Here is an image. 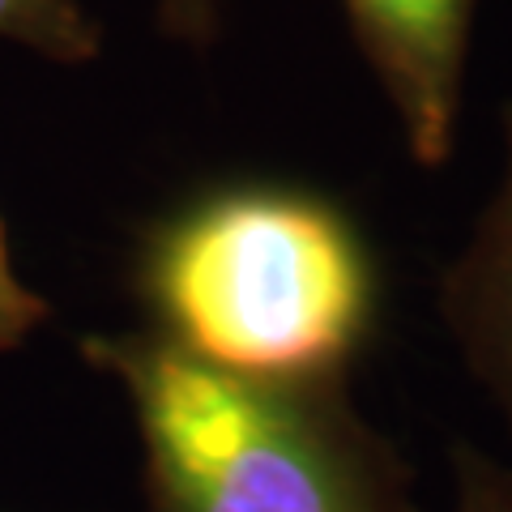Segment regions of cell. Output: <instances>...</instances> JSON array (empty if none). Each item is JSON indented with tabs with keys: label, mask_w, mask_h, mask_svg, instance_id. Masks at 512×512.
Returning <instances> with one entry per match:
<instances>
[{
	"label": "cell",
	"mask_w": 512,
	"mask_h": 512,
	"mask_svg": "<svg viewBox=\"0 0 512 512\" xmlns=\"http://www.w3.org/2000/svg\"><path fill=\"white\" fill-rule=\"evenodd\" d=\"M150 333L214 372L342 389L376 329V265L359 227L320 192L222 184L141 239Z\"/></svg>",
	"instance_id": "cell-1"
},
{
	"label": "cell",
	"mask_w": 512,
	"mask_h": 512,
	"mask_svg": "<svg viewBox=\"0 0 512 512\" xmlns=\"http://www.w3.org/2000/svg\"><path fill=\"white\" fill-rule=\"evenodd\" d=\"M82 350L137 414L150 512H414L406 461L342 389L239 380L150 329Z\"/></svg>",
	"instance_id": "cell-2"
},
{
	"label": "cell",
	"mask_w": 512,
	"mask_h": 512,
	"mask_svg": "<svg viewBox=\"0 0 512 512\" xmlns=\"http://www.w3.org/2000/svg\"><path fill=\"white\" fill-rule=\"evenodd\" d=\"M350 30L397 107L410 154L440 167L453 154L474 0H342Z\"/></svg>",
	"instance_id": "cell-3"
},
{
	"label": "cell",
	"mask_w": 512,
	"mask_h": 512,
	"mask_svg": "<svg viewBox=\"0 0 512 512\" xmlns=\"http://www.w3.org/2000/svg\"><path fill=\"white\" fill-rule=\"evenodd\" d=\"M508 171L474 244L444 274V316L512 423V107L504 111Z\"/></svg>",
	"instance_id": "cell-4"
},
{
	"label": "cell",
	"mask_w": 512,
	"mask_h": 512,
	"mask_svg": "<svg viewBox=\"0 0 512 512\" xmlns=\"http://www.w3.org/2000/svg\"><path fill=\"white\" fill-rule=\"evenodd\" d=\"M0 39L52 60H90L99 52V26L73 0H0Z\"/></svg>",
	"instance_id": "cell-5"
},
{
	"label": "cell",
	"mask_w": 512,
	"mask_h": 512,
	"mask_svg": "<svg viewBox=\"0 0 512 512\" xmlns=\"http://www.w3.org/2000/svg\"><path fill=\"white\" fill-rule=\"evenodd\" d=\"M457 508L453 512H512V470L470 444L453 448Z\"/></svg>",
	"instance_id": "cell-6"
},
{
	"label": "cell",
	"mask_w": 512,
	"mask_h": 512,
	"mask_svg": "<svg viewBox=\"0 0 512 512\" xmlns=\"http://www.w3.org/2000/svg\"><path fill=\"white\" fill-rule=\"evenodd\" d=\"M43 320H47V303L18 278L9 239H5V222H0V350L22 346Z\"/></svg>",
	"instance_id": "cell-7"
},
{
	"label": "cell",
	"mask_w": 512,
	"mask_h": 512,
	"mask_svg": "<svg viewBox=\"0 0 512 512\" xmlns=\"http://www.w3.org/2000/svg\"><path fill=\"white\" fill-rule=\"evenodd\" d=\"M163 26L180 39H210L218 26V0H163Z\"/></svg>",
	"instance_id": "cell-8"
}]
</instances>
